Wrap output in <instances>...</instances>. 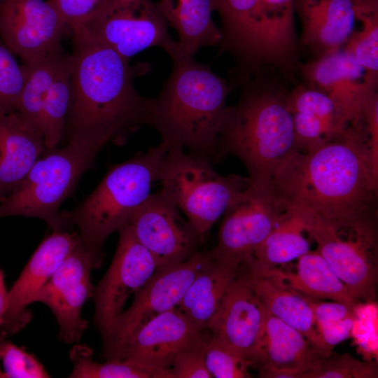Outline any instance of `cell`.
<instances>
[{
  "label": "cell",
  "mask_w": 378,
  "mask_h": 378,
  "mask_svg": "<svg viewBox=\"0 0 378 378\" xmlns=\"http://www.w3.org/2000/svg\"><path fill=\"white\" fill-rule=\"evenodd\" d=\"M377 188L364 132L354 124L313 151L291 155L270 183L284 210L305 209L334 222L377 216Z\"/></svg>",
  "instance_id": "cell-1"
},
{
  "label": "cell",
  "mask_w": 378,
  "mask_h": 378,
  "mask_svg": "<svg viewBox=\"0 0 378 378\" xmlns=\"http://www.w3.org/2000/svg\"><path fill=\"white\" fill-rule=\"evenodd\" d=\"M74 34L70 102L63 139L104 147L124 144L149 125L151 98L140 95L129 60L109 48Z\"/></svg>",
  "instance_id": "cell-2"
},
{
  "label": "cell",
  "mask_w": 378,
  "mask_h": 378,
  "mask_svg": "<svg viewBox=\"0 0 378 378\" xmlns=\"http://www.w3.org/2000/svg\"><path fill=\"white\" fill-rule=\"evenodd\" d=\"M237 102L227 106L219 127L216 161L238 158L251 185L270 187L281 164L299 152L287 105L289 90L259 71L243 80Z\"/></svg>",
  "instance_id": "cell-3"
},
{
  "label": "cell",
  "mask_w": 378,
  "mask_h": 378,
  "mask_svg": "<svg viewBox=\"0 0 378 378\" xmlns=\"http://www.w3.org/2000/svg\"><path fill=\"white\" fill-rule=\"evenodd\" d=\"M161 91L151 98L149 126L167 150L179 147L216 163L220 121L237 87L189 57L172 61Z\"/></svg>",
  "instance_id": "cell-4"
},
{
  "label": "cell",
  "mask_w": 378,
  "mask_h": 378,
  "mask_svg": "<svg viewBox=\"0 0 378 378\" xmlns=\"http://www.w3.org/2000/svg\"><path fill=\"white\" fill-rule=\"evenodd\" d=\"M167 148L160 142L108 169L95 189L75 209L60 212L65 228L76 225L81 241L102 265L106 239L127 225L159 181Z\"/></svg>",
  "instance_id": "cell-5"
},
{
  "label": "cell",
  "mask_w": 378,
  "mask_h": 378,
  "mask_svg": "<svg viewBox=\"0 0 378 378\" xmlns=\"http://www.w3.org/2000/svg\"><path fill=\"white\" fill-rule=\"evenodd\" d=\"M104 147L66 143L46 150L18 187L0 202V218L20 216L43 220L55 230H66L59 209L82 175L93 167Z\"/></svg>",
  "instance_id": "cell-6"
},
{
  "label": "cell",
  "mask_w": 378,
  "mask_h": 378,
  "mask_svg": "<svg viewBox=\"0 0 378 378\" xmlns=\"http://www.w3.org/2000/svg\"><path fill=\"white\" fill-rule=\"evenodd\" d=\"M212 164L182 148L172 147L159 174L161 190L204 239L232 200L251 184L248 177L219 174Z\"/></svg>",
  "instance_id": "cell-7"
},
{
  "label": "cell",
  "mask_w": 378,
  "mask_h": 378,
  "mask_svg": "<svg viewBox=\"0 0 378 378\" xmlns=\"http://www.w3.org/2000/svg\"><path fill=\"white\" fill-rule=\"evenodd\" d=\"M298 209L316 251L358 300L377 297L378 244L377 216L346 222L323 220L312 212Z\"/></svg>",
  "instance_id": "cell-8"
},
{
  "label": "cell",
  "mask_w": 378,
  "mask_h": 378,
  "mask_svg": "<svg viewBox=\"0 0 378 378\" xmlns=\"http://www.w3.org/2000/svg\"><path fill=\"white\" fill-rule=\"evenodd\" d=\"M158 4L150 0H104L86 20L71 28L130 59L151 47L163 49L172 60L179 59L177 41Z\"/></svg>",
  "instance_id": "cell-9"
},
{
  "label": "cell",
  "mask_w": 378,
  "mask_h": 378,
  "mask_svg": "<svg viewBox=\"0 0 378 378\" xmlns=\"http://www.w3.org/2000/svg\"><path fill=\"white\" fill-rule=\"evenodd\" d=\"M210 258L209 251H199L179 264L157 270L134 294L131 305L123 310L108 336L102 340V356L106 359H117L126 342L138 328L175 308Z\"/></svg>",
  "instance_id": "cell-10"
},
{
  "label": "cell",
  "mask_w": 378,
  "mask_h": 378,
  "mask_svg": "<svg viewBox=\"0 0 378 378\" xmlns=\"http://www.w3.org/2000/svg\"><path fill=\"white\" fill-rule=\"evenodd\" d=\"M127 225L153 256L158 270L188 259L199 251L204 240L162 190L150 194Z\"/></svg>",
  "instance_id": "cell-11"
},
{
  "label": "cell",
  "mask_w": 378,
  "mask_h": 378,
  "mask_svg": "<svg viewBox=\"0 0 378 378\" xmlns=\"http://www.w3.org/2000/svg\"><path fill=\"white\" fill-rule=\"evenodd\" d=\"M119 239L112 262L94 286L93 323L102 340L110 332L124 305L158 270L150 253L136 240L126 225L118 232Z\"/></svg>",
  "instance_id": "cell-12"
},
{
  "label": "cell",
  "mask_w": 378,
  "mask_h": 378,
  "mask_svg": "<svg viewBox=\"0 0 378 378\" xmlns=\"http://www.w3.org/2000/svg\"><path fill=\"white\" fill-rule=\"evenodd\" d=\"M100 265L83 244L80 237L48 283L37 293L34 302L48 306L59 326L58 339L76 344L88 328L81 315L85 302L92 297L90 273Z\"/></svg>",
  "instance_id": "cell-13"
},
{
  "label": "cell",
  "mask_w": 378,
  "mask_h": 378,
  "mask_svg": "<svg viewBox=\"0 0 378 378\" xmlns=\"http://www.w3.org/2000/svg\"><path fill=\"white\" fill-rule=\"evenodd\" d=\"M68 29L50 0L0 1L1 41L24 62L62 52Z\"/></svg>",
  "instance_id": "cell-14"
},
{
  "label": "cell",
  "mask_w": 378,
  "mask_h": 378,
  "mask_svg": "<svg viewBox=\"0 0 378 378\" xmlns=\"http://www.w3.org/2000/svg\"><path fill=\"white\" fill-rule=\"evenodd\" d=\"M284 211L270 188L250 184L223 214L218 243L210 252L241 262L264 241Z\"/></svg>",
  "instance_id": "cell-15"
},
{
  "label": "cell",
  "mask_w": 378,
  "mask_h": 378,
  "mask_svg": "<svg viewBox=\"0 0 378 378\" xmlns=\"http://www.w3.org/2000/svg\"><path fill=\"white\" fill-rule=\"evenodd\" d=\"M302 83L330 97L351 123L362 116L377 93L378 76L369 73L346 49L313 57L298 67Z\"/></svg>",
  "instance_id": "cell-16"
},
{
  "label": "cell",
  "mask_w": 378,
  "mask_h": 378,
  "mask_svg": "<svg viewBox=\"0 0 378 378\" xmlns=\"http://www.w3.org/2000/svg\"><path fill=\"white\" fill-rule=\"evenodd\" d=\"M265 314V308L241 262L206 330L252 366Z\"/></svg>",
  "instance_id": "cell-17"
},
{
  "label": "cell",
  "mask_w": 378,
  "mask_h": 378,
  "mask_svg": "<svg viewBox=\"0 0 378 378\" xmlns=\"http://www.w3.org/2000/svg\"><path fill=\"white\" fill-rule=\"evenodd\" d=\"M80 239L78 232L55 230L44 238L8 290L4 313L5 337L21 330L31 320L27 307Z\"/></svg>",
  "instance_id": "cell-18"
},
{
  "label": "cell",
  "mask_w": 378,
  "mask_h": 378,
  "mask_svg": "<svg viewBox=\"0 0 378 378\" xmlns=\"http://www.w3.org/2000/svg\"><path fill=\"white\" fill-rule=\"evenodd\" d=\"M210 336L207 330L198 327L175 307L138 328L117 359H134L171 370L176 354L206 342Z\"/></svg>",
  "instance_id": "cell-19"
},
{
  "label": "cell",
  "mask_w": 378,
  "mask_h": 378,
  "mask_svg": "<svg viewBox=\"0 0 378 378\" xmlns=\"http://www.w3.org/2000/svg\"><path fill=\"white\" fill-rule=\"evenodd\" d=\"M324 357L301 332L265 309L261 334L252 361L259 377L302 378Z\"/></svg>",
  "instance_id": "cell-20"
},
{
  "label": "cell",
  "mask_w": 378,
  "mask_h": 378,
  "mask_svg": "<svg viewBox=\"0 0 378 378\" xmlns=\"http://www.w3.org/2000/svg\"><path fill=\"white\" fill-rule=\"evenodd\" d=\"M359 0H295L300 48L317 57L343 48L355 30Z\"/></svg>",
  "instance_id": "cell-21"
},
{
  "label": "cell",
  "mask_w": 378,
  "mask_h": 378,
  "mask_svg": "<svg viewBox=\"0 0 378 378\" xmlns=\"http://www.w3.org/2000/svg\"><path fill=\"white\" fill-rule=\"evenodd\" d=\"M297 148L309 153L340 136L350 122L337 104L322 91L304 83L287 97Z\"/></svg>",
  "instance_id": "cell-22"
},
{
  "label": "cell",
  "mask_w": 378,
  "mask_h": 378,
  "mask_svg": "<svg viewBox=\"0 0 378 378\" xmlns=\"http://www.w3.org/2000/svg\"><path fill=\"white\" fill-rule=\"evenodd\" d=\"M46 152L41 133L18 112L0 114V202Z\"/></svg>",
  "instance_id": "cell-23"
},
{
  "label": "cell",
  "mask_w": 378,
  "mask_h": 378,
  "mask_svg": "<svg viewBox=\"0 0 378 378\" xmlns=\"http://www.w3.org/2000/svg\"><path fill=\"white\" fill-rule=\"evenodd\" d=\"M241 263L268 312L298 330L316 350L328 356L331 352L323 344L313 310L305 297L266 270L246 261Z\"/></svg>",
  "instance_id": "cell-24"
},
{
  "label": "cell",
  "mask_w": 378,
  "mask_h": 378,
  "mask_svg": "<svg viewBox=\"0 0 378 378\" xmlns=\"http://www.w3.org/2000/svg\"><path fill=\"white\" fill-rule=\"evenodd\" d=\"M158 4L178 34L179 59L193 57L200 49L220 43V29L211 18L212 0H160Z\"/></svg>",
  "instance_id": "cell-25"
},
{
  "label": "cell",
  "mask_w": 378,
  "mask_h": 378,
  "mask_svg": "<svg viewBox=\"0 0 378 378\" xmlns=\"http://www.w3.org/2000/svg\"><path fill=\"white\" fill-rule=\"evenodd\" d=\"M176 307L202 329L217 311L224 293L236 277L241 262L217 258L211 254Z\"/></svg>",
  "instance_id": "cell-26"
},
{
  "label": "cell",
  "mask_w": 378,
  "mask_h": 378,
  "mask_svg": "<svg viewBox=\"0 0 378 378\" xmlns=\"http://www.w3.org/2000/svg\"><path fill=\"white\" fill-rule=\"evenodd\" d=\"M297 260L294 272L279 267L260 268L266 270L286 286L307 298L315 300L339 302L356 308L358 301L316 250L309 251Z\"/></svg>",
  "instance_id": "cell-27"
},
{
  "label": "cell",
  "mask_w": 378,
  "mask_h": 378,
  "mask_svg": "<svg viewBox=\"0 0 378 378\" xmlns=\"http://www.w3.org/2000/svg\"><path fill=\"white\" fill-rule=\"evenodd\" d=\"M305 234L301 212L286 209L264 241L244 260L262 268L286 266L310 251L311 239Z\"/></svg>",
  "instance_id": "cell-28"
},
{
  "label": "cell",
  "mask_w": 378,
  "mask_h": 378,
  "mask_svg": "<svg viewBox=\"0 0 378 378\" xmlns=\"http://www.w3.org/2000/svg\"><path fill=\"white\" fill-rule=\"evenodd\" d=\"M73 369L70 378H172V370L160 368L134 359H106L98 363L93 351L76 343L69 351Z\"/></svg>",
  "instance_id": "cell-29"
},
{
  "label": "cell",
  "mask_w": 378,
  "mask_h": 378,
  "mask_svg": "<svg viewBox=\"0 0 378 378\" xmlns=\"http://www.w3.org/2000/svg\"><path fill=\"white\" fill-rule=\"evenodd\" d=\"M72 55H69L43 99L35 127L42 135L46 150L62 141L71 94Z\"/></svg>",
  "instance_id": "cell-30"
},
{
  "label": "cell",
  "mask_w": 378,
  "mask_h": 378,
  "mask_svg": "<svg viewBox=\"0 0 378 378\" xmlns=\"http://www.w3.org/2000/svg\"><path fill=\"white\" fill-rule=\"evenodd\" d=\"M361 23L344 47L369 73L378 76V0H359Z\"/></svg>",
  "instance_id": "cell-31"
},
{
  "label": "cell",
  "mask_w": 378,
  "mask_h": 378,
  "mask_svg": "<svg viewBox=\"0 0 378 378\" xmlns=\"http://www.w3.org/2000/svg\"><path fill=\"white\" fill-rule=\"evenodd\" d=\"M377 364L364 362L354 358L348 353L338 354L331 352L322 358L310 371L302 378H377Z\"/></svg>",
  "instance_id": "cell-32"
},
{
  "label": "cell",
  "mask_w": 378,
  "mask_h": 378,
  "mask_svg": "<svg viewBox=\"0 0 378 378\" xmlns=\"http://www.w3.org/2000/svg\"><path fill=\"white\" fill-rule=\"evenodd\" d=\"M207 370L214 378H248L251 363L211 335L204 349Z\"/></svg>",
  "instance_id": "cell-33"
},
{
  "label": "cell",
  "mask_w": 378,
  "mask_h": 378,
  "mask_svg": "<svg viewBox=\"0 0 378 378\" xmlns=\"http://www.w3.org/2000/svg\"><path fill=\"white\" fill-rule=\"evenodd\" d=\"M25 78L23 65H20L11 50L0 41V114L16 112Z\"/></svg>",
  "instance_id": "cell-34"
},
{
  "label": "cell",
  "mask_w": 378,
  "mask_h": 378,
  "mask_svg": "<svg viewBox=\"0 0 378 378\" xmlns=\"http://www.w3.org/2000/svg\"><path fill=\"white\" fill-rule=\"evenodd\" d=\"M0 360L6 378L50 377L34 355L7 340V338L0 340Z\"/></svg>",
  "instance_id": "cell-35"
},
{
  "label": "cell",
  "mask_w": 378,
  "mask_h": 378,
  "mask_svg": "<svg viewBox=\"0 0 378 378\" xmlns=\"http://www.w3.org/2000/svg\"><path fill=\"white\" fill-rule=\"evenodd\" d=\"M206 342L174 356L171 363L172 378L212 377L205 365L204 349Z\"/></svg>",
  "instance_id": "cell-36"
},
{
  "label": "cell",
  "mask_w": 378,
  "mask_h": 378,
  "mask_svg": "<svg viewBox=\"0 0 378 378\" xmlns=\"http://www.w3.org/2000/svg\"><path fill=\"white\" fill-rule=\"evenodd\" d=\"M305 298L313 310L317 326L333 323L350 316L356 315V309L344 303L335 301L325 302L307 297Z\"/></svg>",
  "instance_id": "cell-37"
},
{
  "label": "cell",
  "mask_w": 378,
  "mask_h": 378,
  "mask_svg": "<svg viewBox=\"0 0 378 378\" xmlns=\"http://www.w3.org/2000/svg\"><path fill=\"white\" fill-rule=\"evenodd\" d=\"M356 320V315H352L333 323L317 326L323 344L329 353L336 345L351 337Z\"/></svg>",
  "instance_id": "cell-38"
},
{
  "label": "cell",
  "mask_w": 378,
  "mask_h": 378,
  "mask_svg": "<svg viewBox=\"0 0 378 378\" xmlns=\"http://www.w3.org/2000/svg\"><path fill=\"white\" fill-rule=\"evenodd\" d=\"M8 291L6 290L4 274L0 268V340L6 338L4 332V313Z\"/></svg>",
  "instance_id": "cell-39"
},
{
  "label": "cell",
  "mask_w": 378,
  "mask_h": 378,
  "mask_svg": "<svg viewBox=\"0 0 378 378\" xmlns=\"http://www.w3.org/2000/svg\"><path fill=\"white\" fill-rule=\"evenodd\" d=\"M0 378H6V376L3 372L2 368L0 366Z\"/></svg>",
  "instance_id": "cell-40"
},
{
  "label": "cell",
  "mask_w": 378,
  "mask_h": 378,
  "mask_svg": "<svg viewBox=\"0 0 378 378\" xmlns=\"http://www.w3.org/2000/svg\"><path fill=\"white\" fill-rule=\"evenodd\" d=\"M118 1H130V0H118Z\"/></svg>",
  "instance_id": "cell-41"
},
{
  "label": "cell",
  "mask_w": 378,
  "mask_h": 378,
  "mask_svg": "<svg viewBox=\"0 0 378 378\" xmlns=\"http://www.w3.org/2000/svg\"><path fill=\"white\" fill-rule=\"evenodd\" d=\"M1 1V0H0Z\"/></svg>",
  "instance_id": "cell-42"
}]
</instances>
